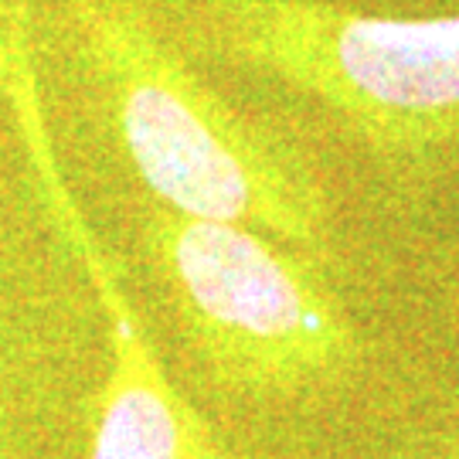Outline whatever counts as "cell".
I'll list each match as a JSON object with an SVG mask.
<instances>
[{
  "label": "cell",
  "instance_id": "cell-1",
  "mask_svg": "<svg viewBox=\"0 0 459 459\" xmlns=\"http://www.w3.org/2000/svg\"><path fill=\"white\" fill-rule=\"evenodd\" d=\"M85 41L116 143L160 208L327 252V197L279 133L225 106L136 17L92 11Z\"/></svg>",
  "mask_w": 459,
  "mask_h": 459
},
{
  "label": "cell",
  "instance_id": "cell-2",
  "mask_svg": "<svg viewBox=\"0 0 459 459\" xmlns=\"http://www.w3.org/2000/svg\"><path fill=\"white\" fill-rule=\"evenodd\" d=\"M235 62L324 102L385 164L459 157V11L364 14L330 0H204Z\"/></svg>",
  "mask_w": 459,
  "mask_h": 459
},
{
  "label": "cell",
  "instance_id": "cell-3",
  "mask_svg": "<svg viewBox=\"0 0 459 459\" xmlns=\"http://www.w3.org/2000/svg\"><path fill=\"white\" fill-rule=\"evenodd\" d=\"M143 248L197 361L218 388L299 394L361 361L344 307L259 231L150 204Z\"/></svg>",
  "mask_w": 459,
  "mask_h": 459
},
{
  "label": "cell",
  "instance_id": "cell-4",
  "mask_svg": "<svg viewBox=\"0 0 459 459\" xmlns=\"http://www.w3.org/2000/svg\"><path fill=\"white\" fill-rule=\"evenodd\" d=\"M11 96H14L17 126L24 133V150L31 160L38 197L58 238L65 242L72 259L89 279L109 333L106 341L109 368L96 398L85 459H221V446L208 422L174 388L164 364L157 361L143 320L123 290L119 269L106 255L92 225L85 221L82 208L68 191L34 99V85L28 79H17L11 85Z\"/></svg>",
  "mask_w": 459,
  "mask_h": 459
},
{
  "label": "cell",
  "instance_id": "cell-5",
  "mask_svg": "<svg viewBox=\"0 0 459 459\" xmlns=\"http://www.w3.org/2000/svg\"><path fill=\"white\" fill-rule=\"evenodd\" d=\"M17 358H21L17 320L11 316L4 296H0V422H4V411H7L4 394H11V388L17 385Z\"/></svg>",
  "mask_w": 459,
  "mask_h": 459
},
{
  "label": "cell",
  "instance_id": "cell-6",
  "mask_svg": "<svg viewBox=\"0 0 459 459\" xmlns=\"http://www.w3.org/2000/svg\"><path fill=\"white\" fill-rule=\"evenodd\" d=\"M436 459H459V436H453V439H446V443L439 446V453H436Z\"/></svg>",
  "mask_w": 459,
  "mask_h": 459
}]
</instances>
